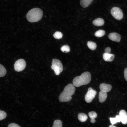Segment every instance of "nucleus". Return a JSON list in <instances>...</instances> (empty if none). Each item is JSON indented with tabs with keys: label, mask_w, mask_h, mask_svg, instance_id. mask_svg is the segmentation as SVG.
Here are the masks:
<instances>
[{
	"label": "nucleus",
	"mask_w": 127,
	"mask_h": 127,
	"mask_svg": "<svg viewBox=\"0 0 127 127\" xmlns=\"http://www.w3.org/2000/svg\"><path fill=\"white\" fill-rule=\"evenodd\" d=\"M124 74L125 79L127 81V67L125 69L124 71Z\"/></svg>",
	"instance_id": "nucleus-26"
},
{
	"label": "nucleus",
	"mask_w": 127,
	"mask_h": 127,
	"mask_svg": "<svg viewBox=\"0 0 127 127\" xmlns=\"http://www.w3.org/2000/svg\"><path fill=\"white\" fill-rule=\"evenodd\" d=\"M107 97V92L100 91L99 94V100L101 103L104 102L106 100Z\"/></svg>",
	"instance_id": "nucleus-12"
},
{
	"label": "nucleus",
	"mask_w": 127,
	"mask_h": 127,
	"mask_svg": "<svg viewBox=\"0 0 127 127\" xmlns=\"http://www.w3.org/2000/svg\"><path fill=\"white\" fill-rule=\"evenodd\" d=\"M51 68L57 75L62 72L63 69V65L61 61L59 60L55 59H52Z\"/></svg>",
	"instance_id": "nucleus-4"
},
{
	"label": "nucleus",
	"mask_w": 127,
	"mask_h": 127,
	"mask_svg": "<svg viewBox=\"0 0 127 127\" xmlns=\"http://www.w3.org/2000/svg\"><path fill=\"white\" fill-rule=\"evenodd\" d=\"M103 58L106 61L111 62L114 60L115 56L112 54L105 53L103 54Z\"/></svg>",
	"instance_id": "nucleus-11"
},
{
	"label": "nucleus",
	"mask_w": 127,
	"mask_h": 127,
	"mask_svg": "<svg viewBox=\"0 0 127 127\" xmlns=\"http://www.w3.org/2000/svg\"><path fill=\"white\" fill-rule=\"evenodd\" d=\"M8 127H20L18 124L14 123H11L9 124Z\"/></svg>",
	"instance_id": "nucleus-25"
},
{
	"label": "nucleus",
	"mask_w": 127,
	"mask_h": 127,
	"mask_svg": "<svg viewBox=\"0 0 127 127\" xmlns=\"http://www.w3.org/2000/svg\"><path fill=\"white\" fill-rule=\"evenodd\" d=\"M53 36L55 39H59L62 38L63 34L60 32L57 31L54 34Z\"/></svg>",
	"instance_id": "nucleus-22"
},
{
	"label": "nucleus",
	"mask_w": 127,
	"mask_h": 127,
	"mask_svg": "<svg viewBox=\"0 0 127 127\" xmlns=\"http://www.w3.org/2000/svg\"><path fill=\"white\" fill-rule=\"evenodd\" d=\"M93 24L96 26H100L103 25L104 23V20L101 18H98L94 20L92 22Z\"/></svg>",
	"instance_id": "nucleus-13"
},
{
	"label": "nucleus",
	"mask_w": 127,
	"mask_h": 127,
	"mask_svg": "<svg viewBox=\"0 0 127 127\" xmlns=\"http://www.w3.org/2000/svg\"><path fill=\"white\" fill-rule=\"evenodd\" d=\"M96 94L97 92L95 90H93L91 87H89L85 96V100L86 102L88 103L91 102Z\"/></svg>",
	"instance_id": "nucleus-5"
},
{
	"label": "nucleus",
	"mask_w": 127,
	"mask_h": 127,
	"mask_svg": "<svg viewBox=\"0 0 127 127\" xmlns=\"http://www.w3.org/2000/svg\"><path fill=\"white\" fill-rule=\"evenodd\" d=\"M52 127H62V122L60 120H56L54 122Z\"/></svg>",
	"instance_id": "nucleus-21"
},
{
	"label": "nucleus",
	"mask_w": 127,
	"mask_h": 127,
	"mask_svg": "<svg viewBox=\"0 0 127 127\" xmlns=\"http://www.w3.org/2000/svg\"><path fill=\"white\" fill-rule=\"evenodd\" d=\"M43 15L42 10L38 8H33L27 13L26 18L28 20L31 22H37L42 18Z\"/></svg>",
	"instance_id": "nucleus-3"
},
{
	"label": "nucleus",
	"mask_w": 127,
	"mask_h": 127,
	"mask_svg": "<svg viewBox=\"0 0 127 127\" xmlns=\"http://www.w3.org/2000/svg\"><path fill=\"white\" fill-rule=\"evenodd\" d=\"M109 119L112 125L121 122L120 117L118 115H116L115 118L110 117Z\"/></svg>",
	"instance_id": "nucleus-17"
},
{
	"label": "nucleus",
	"mask_w": 127,
	"mask_h": 127,
	"mask_svg": "<svg viewBox=\"0 0 127 127\" xmlns=\"http://www.w3.org/2000/svg\"><path fill=\"white\" fill-rule=\"evenodd\" d=\"M93 0H81L80 4L82 7L85 8L88 6L92 2Z\"/></svg>",
	"instance_id": "nucleus-14"
},
{
	"label": "nucleus",
	"mask_w": 127,
	"mask_h": 127,
	"mask_svg": "<svg viewBox=\"0 0 127 127\" xmlns=\"http://www.w3.org/2000/svg\"><path fill=\"white\" fill-rule=\"evenodd\" d=\"M88 115L91 118V122L92 123H95L96 122L95 119L97 116V113L94 111H91L89 113Z\"/></svg>",
	"instance_id": "nucleus-16"
},
{
	"label": "nucleus",
	"mask_w": 127,
	"mask_h": 127,
	"mask_svg": "<svg viewBox=\"0 0 127 127\" xmlns=\"http://www.w3.org/2000/svg\"><path fill=\"white\" fill-rule=\"evenodd\" d=\"M119 116L121 122L123 124H127V113L126 111L123 110H121L119 112Z\"/></svg>",
	"instance_id": "nucleus-8"
},
{
	"label": "nucleus",
	"mask_w": 127,
	"mask_h": 127,
	"mask_svg": "<svg viewBox=\"0 0 127 127\" xmlns=\"http://www.w3.org/2000/svg\"><path fill=\"white\" fill-rule=\"evenodd\" d=\"M112 88V86L110 84L104 83L101 84L99 87L101 91L106 92L110 91Z\"/></svg>",
	"instance_id": "nucleus-10"
},
{
	"label": "nucleus",
	"mask_w": 127,
	"mask_h": 127,
	"mask_svg": "<svg viewBox=\"0 0 127 127\" xmlns=\"http://www.w3.org/2000/svg\"><path fill=\"white\" fill-rule=\"evenodd\" d=\"M105 31L103 30H99L96 31L94 35L96 37H100L103 36L105 34Z\"/></svg>",
	"instance_id": "nucleus-19"
},
{
	"label": "nucleus",
	"mask_w": 127,
	"mask_h": 127,
	"mask_svg": "<svg viewBox=\"0 0 127 127\" xmlns=\"http://www.w3.org/2000/svg\"><path fill=\"white\" fill-rule=\"evenodd\" d=\"M6 116L7 114L5 111L0 110V121L4 119Z\"/></svg>",
	"instance_id": "nucleus-24"
},
{
	"label": "nucleus",
	"mask_w": 127,
	"mask_h": 127,
	"mask_svg": "<svg viewBox=\"0 0 127 127\" xmlns=\"http://www.w3.org/2000/svg\"><path fill=\"white\" fill-rule=\"evenodd\" d=\"M75 90V88L73 84L70 83L67 85L59 96V101L62 102L70 101L72 99L71 96L73 95Z\"/></svg>",
	"instance_id": "nucleus-1"
},
{
	"label": "nucleus",
	"mask_w": 127,
	"mask_h": 127,
	"mask_svg": "<svg viewBox=\"0 0 127 127\" xmlns=\"http://www.w3.org/2000/svg\"><path fill=\"white\" fill-rule=\"evenodd\" d=\"M108 127H116V126H114L112 124L110 125Z\"/></svg>",
	"instance_id": "nucleus-28"
},
{
	"label": "nucleus",
	"mask_w": 127,
	"mask_h": 127,
	"mask_svg": "<svg viewBox=\"0 0 127 127\" xmlns=\"http://www.w3.org/2000/svg\"><path fill=\"white\" fill-rule=\"evenodd\" d=\"M111 13L112 16L116 19L120 20L123 17V14L121 10L119 8L114 7L111 10Z\"/></svg>",
	"instance_id": "nucleus-6"
},
{
	"label": "nucleus",
	"mask_w": 127,
	"mask_h": 127,
	"mask_svg": "<svg viewBox=\"0 0 127 127\" xmlns=\"http://www.w3.org/2000/svg\"><path fill=\"white\" fill-rule=\"evenodd\" d=\"M78 117L79 120L81 122H85L88 118L87 115L83 113H79L78 115Z\"/></svg>",
	"instance_id": "nucleus-15"
},
{
	"label": "nucleus",
	"mask_w": 127,
	"mask_h": 127,
	"mask_svg": "<svg viewBox=\"0 0 127 127\" xmlns=\"http://www.w3.org/2000/svg\"><path fill=\"white\" fill-rule=\"evenodd\" d=\"M26 65L25 60L23 59H20L15 62L14 66L15 71L20 72L23 70L25 68Z\"/></svg>",
	"instance_id": "nucleus-7"
},
{
	"label": "nucleus",
	"mask_w": 127,
	"mask_h": 127,
	"mask_svg": "<svg viewBox=\"0 0 127 127\" xmlns=\"http://www.w3.org/2000/svg\"><path fill=\"white\" fill-rule=\"evenodd\" d=\"M6 70L5 67L0 64V77L4 76L6 74Z\"/></svg>",
	"instance_id": "nucleus-20"
},
{
	"label": "nucleus",
	"mask_w": 127,
	"mask_h": 127,
	"mask_svg": "<svg viewBox=\"0 0 127 127\" xmlns=\"http://www.w3.org/2000/svg\"><path fill=\"white\" fill-rule=\"evenodd\" d=\"M111 51V48L109 47L106 48L105 50V53H110Z\"/></svg>",
	"instance_id": "nucleus-27"
},
{
	"label": "nucleus",
	"mask_w": 127,
	"mask_h": 127,
	"mask_svg": "<svg viewBox=\"0 0 127 127\" xmlns=\"http://www.w3.org/2000/svg\"><path fill=\"white\" fill-rule=\"evenodd\" d=\"M108 37L111 40L117 42H119L121 38L120 35L116 32L110 33L108 35Z\"/></svg>",
	"instance_id": "nucleus-9"
},
{
	"label": "nucleus",
	"mask_w": 127,
	"mask_h": 127,
	"mask_svg": "<svg viewBox=\"0 0 127 127\" xmlns=\"http://www.w3.org/2000/svg\"><path fill=\"white\" fill-rule=\"evenodd\" d=\"M87 45L88 47L92 50H95L96 48L97 45L96 43L93 42L88 41Z\"/></svg>",
	"instance_id": "nucleus-18"
},
{
	"label": "nucleus",
	"mask_w": 127,
	"mask_h": 127,
	"mask_svg": "<svg viewBox=\"0 0 127 127\" xmlns=\"http://www.w3.org/2000/svg\"><path fill=\"white\" fill-rule=\"evenodd\" d=\"M91 78L90 73L86 71L82 73L80 76L74 78L73 80V83L75 86L79 87L89 83L91 81Z\"/></svg>",
	"instance_id": "nucleus-2"
},
{
	"label": "nucleus",
	"mask_w": 127,
	"mask_h": 127,
	"mask_svg": "<svg viewBox=\"0 0 127 127\" xmlns=\"http://www.w3.org/2000/svg\"><path fill=\"white\" fill-rule=\"evenodd\" d=\"M61 50L63 52H68L70 51L69 46L67 45H64L62 46L60 48Z\"/></svg>",
	"instance_id": "nucleus-23"
}]
</instances>
